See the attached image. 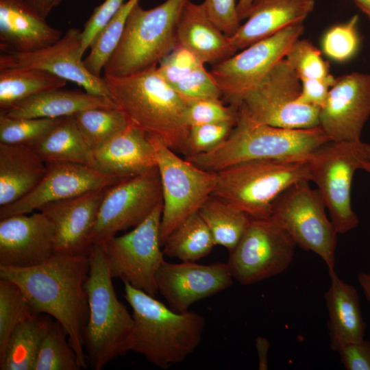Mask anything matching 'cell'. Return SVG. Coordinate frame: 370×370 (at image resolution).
Segmentation results:
<instances>
[{"label":"cell","mask_w":370,"mask_h":370,"mask_svg":"<svg viewBox=\"0 0 370 370\" xmlns=\"http://www.w3.org/2000/svg\"><path fill=\"white\" fill-rule=\"evenodd\" d=\"M89 267L88 256L61 252L32 267L0 265V279L16 283L35 313L48 314L62 326L82 369L88 366L83 334L89 314L85 290Z\"/></svg>","instance_id":"1"},{"label":"cell","mask_w":370,"mask_h":370,"mask_svg":"<svg viewBox=\"0 0 370 370\" xmlns=\"http://www.w3.org/2000/svg\"><path fill=\"white\" fill-rule=\"evenodd\" d=\"M153 66L136 73L103 75L110 99L129 122L174 150L182 152L189 131L186 101Z\"/></svg>","instance_id":"2"},{"label":"cell","mask_w":370,"mask_h":370,"mask_svg":"<svg viewBox=\"0 0 370 370\" xmlns=\"http://www.w3.org/2000/svg\"><path fill=\"white\" fill-rule=\"evenodd\" d=\"M123 297L132 310L131 351L162 369L182 362L199 345L205 318L193 311L175 312L146 292L124 282Z\"/></svg>","instance_id":"3"},{"label":"cell","mask_w":370,"mask_h":370,"mask_svg":"<svg viewBox=\"0 0 370 370\" xmlns=\"http://www.w3.org/2000/svg\"><path fill=\"white\" fill-rule=\"evenodd\" d=\"M330 141L319 127L286 129L253 119L241 106L230 136L218 147L205 153L185 157L200 169L217 172L248 160L307 157Z\"/></svg>","instance_id":"4"},{"label":"cell","mask_w":370,"mask_h":370,"mask_svg":"<svg viewBox=\"0 0 370 370\" xmlns=\"http://www.w3.org/2000/svg\"><path fill=\"white\" fill-rule=\"evenodd\" d=\"M88 258L89 314L83 341L88 365L101 370L131 351L134 319L116 297L101 244L92 245Z\"/></svg>","instance_id":"5"},{"label":"cell","mask_w":370,"mask_h":370,"mask_svg":"<svg viewBox=\"0 0 370 370\" xmlns=\"http://www.w3.org/2000/svg\"><path fill=\"white\" fill-rule=\"evenodd\" d=\"M307 157L254 160L229 166L217 172L212 195L250 218L269 217L274 201L286 189L310 181Z\"/></svg>","instance_id":"6"},{"label":"cell","mask_w":370,"mask_h":370,"mask_svg":"<svg viewBox=\"0 0 370 370\" xmlns=\"http://www.w3.org/2000/svg\"><path fill=\"white\" fill-rule=\"evenodd\" d=\"M189 1L166 0L149 10L137 3L104 66V75L126 76L158 65L177 46V21Z\"/></svg>","instance_id":"7"},{"label":"cell","mask_w":370,"mask_h":370,"mask_svg":"<svg viewBox=\"0 0 370 370\" xmlns=\"http://www.w3.org/2000/svg\"><path fill=\"white\" fill-rule=\"evenodd\" d=\"M307 160L310 180L317 185L338 234L356 228L359 219L352 205V186L356 171H369L367 143L362 140L328 141Z\"/></svg>","instance_id":"8"},{"label":"cell","mask_w":370,"mask_h":370,"mask_svg":"<svg viewBox=\"0 0 370 370\" xmlns=\"http://www.w3.org/2000/svg\"><path fill=\"white\" fill-rule=\"evenodd\" d=\"M150 138L156 149L162 186L160 241L162 247L173 230L188 217L198 212L212 195L217 172L199 168L186 158L179 157L174 150L158 139Z\"/></svg>","instance_id":"9"},{"label":"cell","mask_w":370,"mask_h":370,"mask_svg":"<svg viewBox=\"0 0 370 370\" xmlns=\"http://www.w3.org/2000/svg\"><path fill=\"white\" fill-rule=\"evenodd\" d=\"M324 202L309 181L295 183L274 201L271 217L291 236L297 245L318 255L328 271L334 270L336 232Z\"/></svg>","instance_id":"10"},{"label":"cell","mask_w":370,"mask_h":370,"mask_svg":"<svg viewBox=\"0 0 370 370\" xmlns=\"http://www.w3.org/2000/svg\"><path fill=\"white\" fill-rule=\"evenodd\" d=\"M299 76L285 58L242 100L241 106L254 120L286 129L319 127L320 108L298 101Z\"/></svg>","instance_id":"11"},{"label":"cell","mask_w":370,"mask_h":370,"mask_svg":"<svg viewBox=\"0 0 370 370\" xmlns=\"http://www.w3.org/2000/svg\"><path fill=\"white\" fill-rule=\"evenodd\" d=\"M162 211V203L131 231L101 244L112 278L153 297L158 293L156 273L165 260L160 241Z\"/></svg>","instance_id":"12"},{"label":"cell","mask_w":370,"mask_h":370,"mask_svg":"<svg viewBox=\"0 0 370 370\" xmlns=\"http://www.w3.org/2000/svg\"><path fill=\"white\" fill-rule=\"evenodd\" d=\"M296 245L271 216L251 218L241 240L229 252L227 264L237 282L252 284L284 271L293 261Z\"/></svg>","instance_id":"13"},{"label":"cell","mask_w":370,"mask_h":370,"mask_svg":"<svg viewBox=\"0 0 370 370\" xmlns=\"http://www.w3.org/2000/svg\"><path fill=\"white\" fill-rule=\"evenodd\" d=\"M303 32V23L291 25L213 64L210 71L224 101L238 107L244 97L285 58Z\"/></svg>","instance_id":"14"},{"label":"cell","mask_w":370,"mask_h":370,"mask_svg":"<svg viewBox=\"0 0 370 370\" xmlns=\"http://www.w3.org/2000/svg\"><path fill=\"white\" fill-rule=\"evenodd\" d=\"M161 203L162 186L157 166L110 186L99 207L92 245L102 244L118 232L136 227Z\"/></svg>","instance_id":"15"},{"label":"cell","mask_w":370,"mask_h":370,"mask_svg":"<svg viewBox=\"0 0 370 370\" xmlns=\"http://www.w3.org/2000/svg\"><path fill=\"white\" fill-rule=\"evenodd\" d=\"M81 48L82 30L72 27L47 47L27 53H2L0 69L42 70L77 84L88 93L110 97L104 79L93 75L86 67Z\"/></svg>","instance_id":"16"},{"label":"cell","mask_w":370,"mask_h":370,"mask_svg":"<svg viewBox=\"0 0 370 370\" xmlns=\"http://www.w3.org/2000/svg\"><path fill=\"white\" fill-rule=\"evenodd\" d=\"M39 184L22 199L0 207V219L39 210L45 205L114 184L121 179L80 163L48 161Z\"/></svg>","instance_id":"17"},{"label":"cell","mask_w":370,"mask_h":370,"mask_svg":"<svg viewBox=\"0 0 370 370\" xmlns=\"http://www.w3.org/2000/svg\"><path fill=\"white\" fill-rule=\"evenodd\" d=\"M369 117L370 73L353 72L336 78L319 127L330 141H358Z\"/></svg>","instance_id":"18"},{"label":"cell","mask_w":370,"mask_h":370,"mask_svg":"<svg viewBox=\"0 0 370 370\" xmlns=\"http://www.w3.org/2000/svg\"><path fill=\"white\" fill-rule=\"evenodd\" d=\"M156 282L158 293L169 308L183 312L194 303L230 288L233 277L227 262L200 264L164 260L157 271Z\"/></svg>","instance_id":"19"},{"label":"cell","mask_w":370,"mask_h":370,"mask_svg":"<svg viewBox=\"0 0 370 370\" xmlns=\"http://www.w3.org/2000/svg\"><path fill=\"white\" fill-rule=\"evenodd\" d=\"M55 252V226L43 212L0 219V265L32 267L44 263Z\"/></svg>","instance_id":"20"},{"label":"cell","mask_w":370,"mask_h":370,"mask_svg":"<svg viewBox=\"0 0 370 370\" xmlns=\"http://www.w3.org/2000/svg\"><path fill=\"white\" fill-rule=\"evenodd\" d=\"M107 188L53 201L38 210L54 224L56 252L89 256L92 233Z\"/></svg>","instance_id":"21"},{"label":"cell","mask_w":370,"mask_h":370,"mask_svg":"<svg viewBox=\"0 0 370 370\" xmlns=\"http://www.w3.org/2000/svg\"><path fill=\"white\" fill-rule=\"evenodd\" d=\"M92 153L96 169L119 179L140 174L157 166L156 149L150 137L130 122Z\"/></svg>","instance_id":"22"},{"label":"cell","mask_w":370,"mask_h":370,"mask_svg":"<svg viewBox=\"0 0 370 370\" xmlns=\"http://www.w3.org/2000/svg\"><path fill=\"white\" fill-rule=\"evenodd\" d=\"M62 37L25 0H0V48L27 53L47 47Z\"/></svg>","instance_id":"23"},{"label":"cell","mask_w":370,"mask_h":370,"mask_svg":"<svg viewBox=\"0 0 370 370\" xmlns=\"http://www.w3.org/2000/svg\"><path fill=\"white\" fill-rule=\"evenodd\" d=\"M314 0H253L246 21L230 36L233 49H243L291 25L303 23Z\"/></svg>","instance_id":"24"},{"label":"cell","mask_w":370,"mask_h":370,"mask_svg":"<svg viewBox=\"0 0 370 370\" xmlns=\"http://www.w3.org/2000/svg\"><path fill=\"white\" fill-rule=\"evenodd\" d=\"M176 34L177 46L205 64L213 65L236 53L230 36L210 19L202 3H186L177 21Z\"/></svg>","instance_id":"25"},{"label":"cell","mask_w":370,"mask_h":370,"mask_svg":"<svg viewBox=\"0 0 370 370\" xmlns=\"http://www.w3.org/2000/svg\"><path fill=\"white\" fill-rule=\"evenodd\" d=\"M328 273L330 286L324 297L329 314L330 347L336 352L344 344L363 340L366 326L357 289L341 280L334 269Z\"/></svg>","instance_id":"26"},{"label":"cell","mask_w":370,"mask_h":370,"mask_svg":"<svg viewBox=\"0 0 370 370\" xmlns=\"http://www.w3.org/2000/svg\"><path fill=\"white\" fill-rule=\"evenodd\" d=\"M45 172V161L32 147L0 143V207L27 195Z\"/></svg>","instance_id":"27"},{"label":"cell","mask_w":370,"mask_h":370,"mask_svg":"<svg viewBox=\"0 0 370 370\" xmlns=\"http://www.w3.org/2000/svg\"><path fill=\"white\" fill-rule=\"evenodd\" d=\"M117 106L108 97L79 90L58 88L23 99L3 112L14 118L56 119L71 116L90 108H112Z\"/></svg>","instance_id":"28"},{"label":"cell","mask_w":370,"mask_h":370,"mask_svg":"<svg viewBox=\"0 0 370 370\" xmlns=\"http://www.w3.org/2000/svg\"><path fill=\"white\" fill-rule=\"evenodd\" d=\"M158 71L184 99L221 98V91L205 63L188 50L177 46L163 58Z\"/></svg>","instance_id":"29"},{"label":"cell","mask_w":370,"mask_h":370,"mask_svg":"<svg viewBox=\"0 0 370 370\" xmlns=\"http://www.w3.org/2000/svg\"><path fill=\"white\" fill-rule=\"evenodd\" d=\"M52 323L48 317L34 313L18 325L0 358V369L33 370L40 344Z\"/></svg>","instance_id":"30"},{"label":"cell","mask_w":370,"mask_h":370,"mask_svg":"<svg viewBox=\"0 0 370 370\" xmlns=\"http://www.w3.org/2000/svg\"><path fill=\"white\" fill-rule=\"evenodd\" d=\"M32 147L45 162H71L95 168L92 153L79 132L73 115L62 117L56 125Z\"/></svg>","instance_id":"31"},{"label":"cell","mask_w":370,"mask_h":370,"mask_svg":"<svg viewBox=\"0 0 370 370\" xmlns=\"http://www.w3.org/2000/svg\"><path fill=\"white\" fill-rule=\"evenodd\" d=\"M66 84V80L42 70L0 69V112L34 95L62 88Z\"/></svg>","instance_id":"32"},{"label":"cell","mask_w":370,"mask_h":370,"mask_svg":"<svg viewBox=\"0 0 370 370\" xmlns=\"http://www.w3.org/2000/svg\"><path fill=\"white\" fill-rule=\"evenodd\" d=\"M208 227L216 245L230 252L245 233L251 218L223 199L211 195L198 210Z\"/></svg>","instance_id":"33"},{"label":"cell","mask_w":370,"mask_h":370,"mask_svg":"<svg viewBox=\"0 0 370 370\" xmlns=\"http://www.w3.org/2000/svg\"><path fill=\"white\" fill-rule=\"evenodd\" d=\"M215 243L206 223L195 212L180 223L163 244V253L182 262H195L208 256Z\"/></svg>","instance_id":"34"},{"label":"cell","mask_w":370,"mask_h":370,"mask_svg":"<svg viewBox=\"0 0 370 370\" xmlns=\"http://www.w3.org/2000/svg\"><path fill=\"white\" fill-rule=\"evenodd\" d=\"M84 141L92 152L123 130L129 120L118 107L90 108L73 115Z\"/></svg>","instance_id":"35"},{"label":"cell","mask_w":370,"mask_h":370,"mask_svg":"<svg viewBox=\"0 0 370 370\" xmlns=\"http://www.w3.org/2000/svg\"><path fill=\"white\" fill-rule=\"evenodd\" d=\"M139 0L123 3L109 23L95 37L90 45V52L84 60L87 69L101 77V71L115 50L124 30L127 17Z\"/></svg>","instance_id":"36"},{"label":"cell","mask_w":370,"mask_h":370,"mask_svg":"<svg viewBox=\"0 0 370 370\" xmlns=\"http://www.w3.org/2000/svg\"><path fill=\"white\" fill-rule=\"evenodd\" d=\"M67 334L53 322L40 344L33 370H80L77 355L66 340Z\"/></svg>","instance_id":"37"},{"label":"cell","mask_w":370,"mask_h":370,"mask_svg":"<svg viewBox=\"0 0 370 370\" xmlns=\"http://www.w3.org/2000/svg\"><path fill=\"white\" fill-rule=\"evenodd\" d=\"M34 313L21 288L11 280L0 279V358L15 328Z\"/></svg>","instance_id":"38"},{"label":"cell","mask_w":370,"mask_h":370,"mask_svg":"<svg viewBox=\"0 0 370 370\" xmlns=\"http://www.w3.org/2000/svg\"><path fill=\"white\" fill-rule=\"evenodd\" d=\"M61 118H14L0 112V143L33 147Z\"/></svg>","instance_id":"39"},{"label":"cell","mask_w":370,"mask_h":370,"mask_svg":"<svg viewBox=\"0 0 370 370\" xmlns=\"http://www.w3.org/2000/svg\"><path fill=\"white\" fill-rule=\"evenodd\" d=\"M358 16L354 15L347 22L329 28L321 40L323 53L332 60L345 62L358 52L360 36L358 32Z\"/></svg>","instance_id":"40"},{"label":"cell","mask_w":370,"mask_h":370,"mask_svg":"<svg viewBox=\"0 0 370 370\" xmlns=\"http://www.w3.org/2000/svg\"><path fill=\"white\" fill-rule=\"evenodd\" d=\"M284 58L300 81L323 79L331 74L329 62L323 58L321 51L306 39L295 41Z\"/></svg>","instance_id":"41"},{"label":"cell","mask_w":370,"mask_h":370,"mask_svg":"<svg viewBox=\"0 0 370 370\" xmlns=\"http://www.w3.org/2000/svg\"><path fill=\"white\" fill-rule=\"evenodd\" d=\"M236 122L225 121L190 126L181 153L185 157H188L213 150L230 136Z\"/></svg>","instance_id":"42"},{"label":"cell","mask_w":370,"mask_h":370,"mask_svg":"<svg viewBox=\"0 0 370 370\" xmlns=\"http://www.w3.org/2000/svg\"><path fill=\"white\" fill-rule=\"evenodd\" d=\"M185 101V118L189 127L236 121L237 107L226 106L221 98L208 97Z\"/></svg>","instance_id":"43"},{"label":"cell","mask_w":370,"mask_h":370,"mask_svg":"<svg viewBox=\"0 0 370 370\" xmlns=\"http://www.w3.org/2000/svg\"><path fill=\"white\" fill-rule=\"evenodd\" d=\"M210 19L227 36L241 26L236 0H205L203 3Z\"/></svg>","instance_id":"44"},{"label":"cell","mask_w":370,"mask_h":370,"mask_svg":"<svg viewBox=\"0 0 370 370\" xmlns=\"http://www.w3.org/2000/svg\"><path fill=\"white\" fill-rule=\"evenodd\" d=\"M124 0H105L97 7L82 30V54L90 47L93 39L115 15Z\"/></svg>","instance_id":"45"},{"label":"cell","mask_w":370,"mask_h":370,"mask_svg":"<svg viewBox=\"0 0 370 370\" xmlns=\"http://www.w3.org/2000/svg\"><path fill=\"white\" fill-rule=\"evenodd\" d=\"M336 352L347 370H370V341L365 340L341 345Z\"/></svg>","instance_id":"46"},{"label":"cell","mask_w":370,"mask_h":370,"mask_svg":"<svg viewBox=\"0 0 370 370\" xmlns=\"http://www.w3.org/2000/svg\"><path fill=\"white\" fill-rule=\"evenodd\" d=\"M335 80L332 74L323 79L301 80V90L298 101L321 109L325 105L330 89Z\"/></svg>","instance_id":"47"},{"label":"cell","mask_w":370,"mask_h":370,"mask_svg":"<svg viewBox=\"0 0 370 370\" xmlns=\"http://www.w3.org/2000/svg\"><path fill=\"white\" fill-rule=\"evenodd\" d=\"M256 347L258 356V369H268V352L270 346L269 340L263 336H258L256 338Z\"/></svg>","instance_id":"48"},{"label":"cell","mask_w":370,"mask_h":370,"mask_svg":"<svg viewBox=\"0 0 370 370\" xmlns=\"http://www.w3.org/2000/svg\"><path fill=\"white\" fill-rule=\"evenodd\" d=\"M40 16L46 18L51 10L56 7V0H25Z\"/></svg>","instance_id":"49"},{"label":"cell","mask_w":370,"mask_h":370,"mask_svg":"<svg viewBox=\"0 0 370 370\" xmlns=\"http://www.w3.org/2000/svg\"><path fill=\"white\" fill-rule=\"evenodd\" d=\"M358 281L362 288L365 297L370 304V273H359Z\"/></svg>","instance_id":"50"},{"label":"cell","mask_w":370,"mask_h":370,"mask_svg":"<svg viewBox=\"0 0 370 370\" xmlns=\"http://www.w3.org/2000/svg\"><path fill=\"white\" fill-rule=\"evenodd\" d=\"M253 0H238L237 2V10L241 21L246 19Z\"/></svg>","instance_id":"51"},{"label":"cell","mask_w":370,"mask_h":370,"mask_svg":"<svg viewBox=\"0 0 370 370\" xmlns=\"http://www.w3.org/2000/svg\"><path fill=\"white\" fill-rule=\"evenodd\" d=\"M354 1L370 20V0H354Z\"/></svg>","instance_id":"52"},{"label":"cell","mask_w":370,"mask_h":370,"mask_svg":"<svg viewBox=\"0 0 370 370\" xmlns=\"http://www.w3.org/2000/svg\"><path fill=\"white\" fill-rule=\"evenodd\" d=\"M367 152L369 155V164H370V144L369 143H367ZM367 173H369L370 175V166H369V169Z\"/></svg>","instance_id":"53"},{"label":"cell","mask_w":370,"mask_h":370,"mask_svg":"<svg viewBox=\"0 0 370 370\" xmlns=\"http://www.w3.org/2000/svg\"><path fill=\"white\" fill-rule=\"evenodd\" d=\"M63 0H56V6H58Z\"/></svg>","instance_id":"54"}]
</instances>
